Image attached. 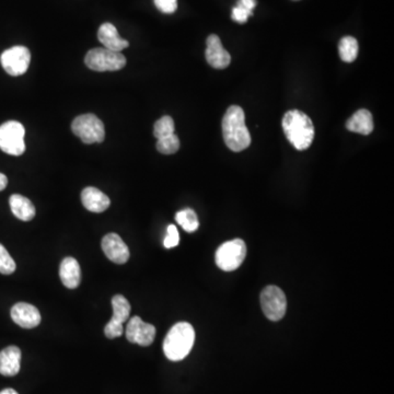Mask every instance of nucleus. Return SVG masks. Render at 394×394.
Here are the masks:
<instances>
[{
	"mask_svg": "<svg viewBox=\"0 0 394 394\" xmlns=\"http://www.w3.org/2000/svg\"><path fill=\"white\" fill-rule=\"evenodd\" d=\"M97 39L104 45L105 49H111V51L120 52L129 47L128 41L120 38L118 29L109 22L103 24L99 28Z\"/></svg>",
	"mask_w": 394,
	"mask_h": 394,
	"instance_id": "nucleus-15",
	"label": "nucleus"
},
{
	"mask_svg": "<svg viewBox=\"0 0 394 394\" xmlns=\"http://www.w3.org/2000/svg\"><path fill=\"white\" fill-rule=\"evenodd\" d=\"M26 129L17 120H9L0 126V149L11 156H21L26 151Z\"/></svg>",
	"mask_w": 394,
	"mask_h": 394,
	"instance_id": "nucleus-6",
	"label": "nucleus"
},
{
	"mask_svg": "<svg viewBox=\"0 0 394 394\" xmlns=\"http://www.w3.org/2000/svg\"><path fill=\"white\" fill-rule=\"evenodd\" d=\"M21 351L17 346H9L0 352V374L13 377L20 371Z\"/></svg>",
	"mask_w": 394,
	"mask_h": 394,
	"instance_id": "nucleus-16",
	"label": "nucleus"
},
{
	"mask_svg": "<svg viewBox=\"0 0 394 394\" xmlns=\"http://www.w3.org/2000/svg\"><path fill=\"white\" fill-rule=\"evenodd\" d=\"M294 1H298V0H294Z\"/></svg>",
	"mask_w": 394,
	"mask_h": 394,
	"instance_id": "nucleus-33",
	"label": "nucleus"
},
{
	"mask_svg": "<svg viewBox=\"0 0 394 394\" xmlns=\"http://www.w3.org/2000/svg\"><path fill=\"white\" fill-rule=\"evenodd\" d=\"M16 262L11 258L5 246L0 244V273L3 275L13 274L16 271Z\"/></svg>",
	"mask_w": 394,
	"mask_h": 394,
	"instance_id": "nucleus-25",
	"label": "nucleus"
},
{
	"mask_svg": "<svg viewBox=\"0 0 394 394\" xmlns=\"http://www.w3.org/2000/svg\"><path fill=\"white\" fill-rule=\"evenodd\" d=\"M13 322L24 329H33L41 323V315L38 308L26 302H19L11 309Z\"/></svg>",
	"mask_w": 394,
	"mask_h": 394,
	"instance_id": "nucleus-13",
	"label": "nucleus"
},
{
	"mask_svg": "<svg viewBox=\"0 0 394 394\" xmlns=\"http://www.w3.org/2000/svg\"><path fill=\"white\" fill-rule=\"evenodd\" d=\"M346 128L353 133L369 135L374 131V120L372 116L366 109H361L354 113L349 120L346 122Z\"/></svg>",
	"mask_w": 394,
	"mask_h": 394,
	"instance_id": "nucleus-18",
	"label": "nucleus"
},
{
	"mask_svg": "<svg viewBox=\"0 0 394 394\" xmlns=\"http://www.w3.org/2000/svg\"><path fill=\"white\" fill-rule=\"evenodd\" d=\"M179 242L180 236L177 227L174 225H170L168 227V233H166V239L164 241V248H175L179 244Z\"/></svg>",
	"mask_w": 394,
	"mask_h": 394,
	"instance_id": "nucleus-27",
	"label": "nucleus"
},
{
	"mask_svg": "<svg viewBox=\"0 0 394 394\" xmlns=\"http://www.w3.org/2000/svg\"><path fill=\"white\" fill-rule=\"evenodd\" d=\"M72 131L88 145L102 143L105 139L104 124L93 113H87L74 118L72 123Z\"/></svg>",
	"mask_w": 394,
	"mask_h": 394,
	"instance_id": "nucleus-5",
	"label": "nucleus"
},
{
	"mask_svg": "<svg viewBox=\"0 0 394 394\" xmlns=\"http://www.w3.org/2000/svg\"><path fill=\"white\" fill-rule=\"evenodd\" d=\"M102 250L113 263L124 264L129 260V250L125 242L116 233H109L102 239Z\"/></svg>",
	"mask_w": 394,
	"mask_h": 394,
	"instance_id": "nucleus-11",
	"label": "nucleus"
},
{
	"mask_svg": "<svg viewBox=\"0 0 394 394\" xmlns=\"http://www.w3.org/2000/svg\"><path fill=\"white\" fill-rule=\"evenodd\" d=\"M195 342V331L187 322H179L172 326L164 342V352L166 358L171 361L184 359Z\"/></svg>",
	"mask_w": 394,
	"mask_h": 394,
	"instance_id": "nucleus-3",
	"label": "nucleus"
},
{
	"mask_svg": "<svg viewBox=\"0 0 394 394\" xmlns=\"http://www.w3.org/2000/svg\"><path fill=\"white\" fill-rule=\"evenodd\" d=\"M223 136L226 145L235 152L244 150L251 143V135L246 125V114L239 105H231L223 118Z\"/></svg>",
	"mask_w": 394,
	"mask_h": 394,
	"instance_id": "nucleus-1",
	"label": "nucleus"
},
{
	"mask_svg": "<svg viewBox=\"0 0 394 394\" xmlns=\"http://www.w3.org/2000/svg\"><path fill=\"white\" fill-rule=\"evenodd\" d=\"M207 47H206V61L210 66L216 70H225L230 65L231 56L228 52L223 49L219 36L212 34L208 36Z\"/></svg>",
	"mask_w": 394,
	"mask_h": 394,
	"instance_id": "nucleus-12",
	"label": "nucleus"
},
{
	"mask_svg": "<svg viewBox=\"0 0 394 394\" xmlns=\"http://www.w3.org/2000/svg\"><path fill=\"white\" fill-rule=\"evenodd\" d=\"M85 63L89 70L95 72H118L125 67L126 58L120 52L97 47L88 52Z\"/></svg>",
	"mask_w": 394,
	"mask_h": 394,
	"instance_id": "nucleus-4",
	"label": "nucleus"
},
{
	"mask_svg": "<svg viewBox=\"0 0 394 394\" xmlns=\"http://www.w3.org/2000/svg\"><path fill=\"white\" fill-rule=\"evenodd\" d=\"M261 306L269 320H282L287 310L286 296L279 287H265L261 294Z\"/></svg>",
	"mask_w": 394,
	"mask_h": 394,
	"instance_id": "nucleus-8",
	"label": "nucleus"
},
{
	"mask_svg": "<svg viewBox=\"0 0 394 394\" xmlns=\"http://www.w3.org/2000/svg\"><path fill=\"white\" fill-rule=\"evenodd\" d=\"M124 328L123 324L116 322V321L110 320L108 324L105 325L104 334L107 338L113 340V338H120L123 336Z\"/></svg>",
	"mask_w": 394,
	"mask_h": 394,
	"instance_id": "nucleus-26",
	"label": "nucleus"
},
{
	"mask_svg": "<svg viewBox=\"0 0 394 394\" xmlns=\"http://www.w3.org/2000/svg\"><path fill=\"white\" fill-rule=\"evenodd\" d=\"M246 246L244 240L235 239L221 244L216 252V264L225 271H236L244 263Z\"/></svg>",
	"mask_w": 394,
	"mask_h": 394,
	"instance_id": "nucleus-7",
	"label": "nucleus"
},
{
	"mask_svg": "<svg viewBox=\"0 0 394 394\" xmlns=\"http://www.w3.org/2000/svg\"><path fill=\"white\" fill-rule=\"evenodd\" d=\"M155 5L164 13H173L178 9L177 0H155Z\"/></svg>",
	"mask_w": 394,
	"mask_h": 394,
	"instance_id": "nucleus-28",
	"label": "nucleus"
},
{
	"mask_svg": "<svg viewBox=\"0 0 394 394\" xmlns=\"http://www.w3.org/2000/svg\"><path fill=\"white\" fill-rule=\"evenodd\" d=\"M157 150L160 154L173 155L180 149V139L175 134L166 136L162 139H159L157 141Z\"/></svg>",
	"mask_w": 394,
	"mask_h": 394,
	"instance_id": "nucleus-23",
	"label": "nucleus"
},
{
	"mask_svg": "<svg viewBox=\"0 0 394 394\" xmlns=\"http://www.w3.org/2000/svg\"><path fill=\"white\" fill-rule=\"evenodd\" d=\"M30 62L31 53L26 47H13L6 49L0 56L1 66L13 77H19L26 74Z\"/></svg>",
	"mask_w": 394,
	"mask_h": 394,
	"instance_id": "nucleus-9",
	"label": "nucleus"
},
{
	"mask_svg": "<svg viewBox=\"0 0 394 394\" xmlns=\"http://www.w3.org/2000/svg\"><path fill=\"white\" fill-rule=\"evenodd\" d=\"M128 342L141 346H149L156 338V328L150 323L143 322L139 317H132L126 326Z\"/></svg>",
	"mask_w": 394,
	"mask_h": 394,
	"instance_id": "nucleus-10",
	"label": "nucleus"
},
{
	"mask_svg": "<svg viewBox=\"0 0 394 394\" xmlns=\"http://www.w3.org/2000/svg\"><path fill=\"white\" fill-rule=\"evenodd\" d=\"M0 394H18V392L16 390L8 388V389L3 390V391L0 392Z\"/></svg>",
	"mask_w": 394,
	"mask_h": 394,
	"instance_id": "nucleus-32",
	"label": "nucleus"
},
{
	"mask_svg": "<svg viewBox=\"0 0 394 394\" xmlns=\"http://www.w3.org/2000/svg\"><path fill=\"white\" fill-rule=\"evenodd\" d=\"M7 185H8V179H7L5 174L0 173V192L3 191L7 187Z\"/></svg>",
	"mask_w": 394,
	"mask_h": 394,
	"instance_id": "nucleus-31",
	"label": "nucleus"
},
{
	"mask_svg": "<svg viewBox=\"0 0 394 394\" xmlns=\"http://www.w3.org/2000/svg\"><path fill=\"white\" fill-rule=\"evenodd\" d=\"M9 205H10L13 215L20 221H30L36 217V207H34L33 203L22 195H11Z\"/></svg>",
	"mask_w": 394,
	"mask_h": 394,
	"instance_id": "nucleus-19",
	"label": "nucleus"
},
{
	"mask_svg": "<svg viewBox=\"0 0 394 394\" xmlns=\"http://www.w3.org/2000/svg\"><path fill=\"white\" fill-rule=\"evenodd\" d=\"M113 315L111 320L123 324L131 315V305L122 294H116L112 298Z\"/></svg>",
	"mask_w": 394,
	"mask_h": 394,
	"instance_id": "nucleus-20",
	"label": "nucleus"
},
{
	"mask_svg": "<svg viewBox=\"0 0 394 394\" xmlns=\"http://www.w3.org/2000/svg\"><path fill=\"white\" fill-rule=\"evenodd\" d=\"M174 134V122L171 116H164L157 120L154 126V135L156 139H162Z\"/></svg>",
	"mask_w": 394,
	"mask_h": 394,
	"instance_id": "nucleus-24",
	"label": "nucleus"
},
{
	"mask_svg": "<svg viewBox=\"0 0 394 394\" xmlns=\"http://www.w3.org/2000/svg\"><path fill=\"white\" fill-rule=\"evenodd\" d=\"M59 276L63 285L67 288L70 290L77 288L81 281V271L77 260L70 256L63 260L59 267Z\"/></svg>",
	"mask_w": 394,
	"mask_h": 394,
	"instance_id": "nucleus-17",
	"label": "nucleus"
},
{
	"mask_svg": "<svg viewBox=\"0 0 394 394\" xmlns=\"http://www.w3.org/2000/svg\"><path fill=\"white\" fill-rule=\"evenodd\" d=\"M81 202L86 210L93 213H103L110 207L111 200L104 193L95 187H86L81 192Z\"/></svg>",
	"mask_w": 394,
	"mask_h": 394,
	"instance_id": "nucleus-14",
	"label": "nucleus"
},
{
	"mask_svg": "<svg viewBox=\"0 0 394 394\" xmlns=\"http://www.w3.org/2000/svg\"><path fill=\"white\" fill-rule=\"evenodd\" d=\"M338 53L343 62L353 63L358 55V42L353 36H345L338 44Z\"/></svg>",
	"mask_w": 394,
	"mask_h": 394,
	"instance_id": "nucleus-21",
	"label": "nucleus"
},
{
	"mask_svg": "<svg viewBox=\"0 0 394 394\" xmlns=\"http://www.w3.org/2000/svg\"><path fill=\"white\" fill-rule=\"evenodd\" d=\"M175 221L187 233H194L200 227L196 213L191 208L181 210L175 215Z\"/></svg>",
	"mask_w": 394,
	"mask_h": 394,
	"instance_id": "nucleus-22",
	"label": "nucleus"
},
{
	"mask_svg": "<svg viewBox=\"0 0 394 394\" xmlns=\"http://www.w3.org/2000/svg\"><path fill=\"white\" fill-rule=\"evenodd\" d=\"M256 5H258V1L256 0H238V3L237 6L241 7V8L246 9L249 13H253L254 8H255Z\"/></svg>",
	"mask_w": 394,
	"mask_h": 394,
	"instance_id": "nucleus-30",
	"label": "nucleus"
},
{
	"mask_svg": "<svg viewBox=\"0 0 394 394\" xmlns=\"http://www.w3.org/2000/svg\"><path fill=\"white\" fill-rule=\"evenodd\" d=\"M282 125L287 139L297 150H306L311 146L315 139V126L306 113L288 111L285 113Z\"/></svg>",
	"mask_w": 394,
	"mask_h": 394,
	"instance_id": "nucleus-2",
	"label": "nucleus"
},
{
	"mask_svg": "<svg viewBox=\"0 0 394 394\" xmlns=\"http://www.w3.org/2000/svg\"><path fill=\"white\" fill-rule=\"evenodd\" d=\"M252 15H253V13H249L246 9L241 8V7L236 6V7L233 9L231 18H233V20L236 21V22H239V24H244V22L248 21L249 17L252 16Z\"/></svg>",
	"mask_w": 394,
	"mask_h": 394,
	"instance_id": "nucleus-29",
	"label": "nucleus"
}]
</instances>
